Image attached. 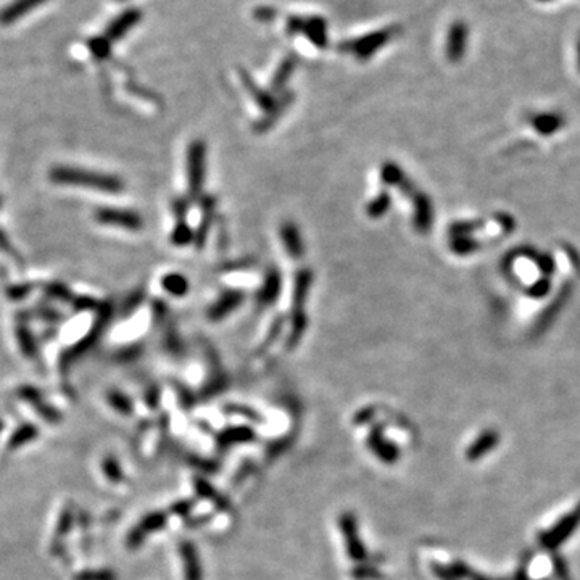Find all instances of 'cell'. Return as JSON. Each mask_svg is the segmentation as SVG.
<instances>
[{
  "instance_id": "obj_26",
  "label": "cell",
  "mask_w": 580,
  "mask_h": 580,
  "mask_svg": "<svg viewBox=\"0 0 580 580\" xmlns=\"http://www.w3.org/2000/svg\"><path fill=\"white\" fill-rule=\"evenodd\" d=\"M475 580H487V579H480V577H475Z\"/></svg>"
},
{
  "instance_id": "obj_15",
  "label": "cell",
  "mask_w": 580,
  "mask_h": 580,
  "mask_svg": "<svg viewBox=\"0 0 580 580\" xmlns=\"http://www.w3.org/2000/svg\"><path fill=\"white\" fill-rule=\"evenodd\" d=\"M450 245L453 252L458 255H468L479 248V244L468 236H454Z\"/></svg>"
},
{
  "instance_id": "obj_19",
  "label": "cell",
  "mask_w": 580,
  "mask_h": 580,
  "mask_svg": "<svg viewBox=\"0 0 580 580\" xmlns=\"http://www.w3.org/2000/svg\"><path fill=\"white\" fill-rule=\"evenodd\" d=\"M389 203H390V200H389V195H387V193H382V195H380L379 198H374V200L371 202L369 207H368L369 215L374 216V218L384 215V213L389 210Z\"/></svg>"
},
{
  "instance_id": "obj_9",
  "label": "cell",
  "mask_w": 580,
  "mask_h": 580,
  "mask_svg": "<svg viewBox=\"0 0 580 580\" xmlns=\"http://www.w3.org/2000/svg\"><path fill=\"white\" fill-rule=\"evenodd\" d=\"M369 447L378 456L387 463H394L399 458V452L396 448L385 440L380 431H373L369 436Z\"/></svg>"
},
{
  "instance_id": "obj_23",
  "label": "cell",
  "mask_w": 580,
  "mask_h": 580,
  "mask_svg": "<svg viewBox=\"0 0 580 580\" xmlns=\"http://www.w3.org/2000/svg\"><path fill=\"white\" fill-rule=\"evenodd\" d=\"M548 289H550V282H548V279H543L540 282H537V284L532 287L530 294L535 295V297H543L548 292Z\"/></svg>"
},
{
  "instance_id": "obj_21",
  "label": "cell",
  "mask_w": 580,
  "mask_h": 580,
  "mask_svg": "<svg viewBox=\"0 0 580 580\" xmlns=\"http://www.w3.org/2000/svg\"><path fill=\"white\" fill-rule=\"evenodd\" d=\"M103 471H105V474L108 475V479H112V480L121 479V471H119L118 463L112 458H108L107 461L103 463Z\"/></svg>"
},
{
  "instance_id": "obj_4",
  "label": "cell",
  "mask_w": 580,
  "mask_h": 580,
  "mask_svg": "<svg viewBox=\"0 0 580 580\" xmlns=\"http://www.w3.org/2000/svg\"><path fill=\"white\" fill-rule=\"evenodd\" d=\"M341 527H342V534H343V538H345V543H347L350 556H352L353 559H358V561H359V559H364L366 558V550H364L363 543L359 542L355 517L352 514H347V513L342 514Z\"/></svg>"
},
{
  "instance_id": "obj_22",
  "label": "cell",
  "mask_w": 580,
  "mask_h": 580,
  "mask_svg": "<svg viewBox=\"0 0 580 580\" xmlns=\"http://www.w3.org/2000/svg\"><path fill=\"white\" fill-rule=\"evenodd\" d=\"M77 580H113V574L110 571H91L81 574Z\"/></svg>"
},
{
  "instance_id": "obj_18",
  "label": "cell",
  "mask_w": 580,
  "mask_h": 580,
  "mask_svg": "<svg viewBox=\"0 0 580 580\" xmlns=\"http://www.w3.org/2000/svg\"><path fill=\"white\" fill-rule=\"evenodd\" d=\"M165 289L171 292V294L182 295L184 294V290L187 289V282L184 281L182 276L170 274V276H166V279H165Z\"/></svg>"
},
{
  "instance_id": "obj_8",
  "label": "cell",
  "mask_w": 580,
  "mask_h": 580,
  "mask_svg": "<svg viewBox=\"0 0 580 580\" xmlns=\"http://www.w3.org/2000/svg\"><path fill=\"white\" fill-rule=\"evenodd\" d=\"M532 124H534L537 133H540L543 135H550V134L558 133V131L563 128L564 118L559 113H553V112L538 113L535 114V118L532 119Z\"/></svg>"
},
{
  "instance_id": "obj_12",
  "label": "cell",
  "mask_w": 580,
  "mask_h": 580,
  "mask_svg": "<svg viewBox=\"0 0 580 580\" xmlns=\"http://www.w3.org/2000/svg\"><path fill=\"white\" fill-rule=\"evenodd\" d=\"M98 221L105 224H118L121 228H129V229H137L140 226V219L133 215V213L128 211H102L98 215Z\"/></svg>"
},
{
  "instance_id": "obj_5",
  "label": "cell",
  "mask_w": 580,
  "mask_h": 580,
  "mask_svg": "<svg viewBox=\"0 0 580 580\" xmlns=\"http://www.w3.org/2000/svg\"><path fill=\"white\" fill-rule=\"evenodd\" d=\"M433 223V208L426 193H415V228L421 234L429 231Z\"/></svg>"
},
{
  "instance_id": "obj_14",
  "label": "cell",
  "mask_w": 580,
  "mask_h": 580,
  "mask_svg": "<svg viewBox=\"0 0 580 580\" xmlns=\"http://www.w3.org/2000/svg\"><path fill=\"white\" fill-rule=\"evenodd\" d=\"M496 442H498V436H496V432L493 431H489L480 436L477 440H475L471 448H469L468 452V456L469 459H477L480 456H484L485 453L492 450V448L496 445Z\"/></svg>"
},
{
  "instance_id": "obj_7",
  "label": "cell",
  "mask_w": 580,
  "mask_h": 580,
  "mask_svg": "<svg viewBox=\"0 0 580 580\" xmlns=\"http://www.w3.org/2000/svg\"><path fill=\"white\" fill-rule=\"evenodd\" d=\"M181 555H182V561H184V567H186L184 569L186 580H202L200 561H198L195 546L191 545L189 542L182 543Z\"/></svg>"
},
{
  "instance_id": "obj_16",
  "label": "cell",
  "mask_w": 580,
  "mask_h": 580,
  "mask_svg": "<svg viewBox=\"0 0 580 580\" xmlns=\"http://www.w3.org/2000/svg\"><path fill=\"white\" fill-rule=\"evenodd\" d=\"M239 303V297H237V294H228V295H224V299H221V300H218L215 305H213V315H215L216 318H221V316H224L226 315V313H229L232 310L234 306H236Z\"/></svg>"
},
{
  "instance_id": "obj_11",
  "label": "cell",
  "mask_w": 580,
  "mask_h": 580,
  "mask_svg": "<svg viewBox=\"0 0 580 580\" xmlns=\"http://www.w3.org/2000/svg\"><path fill=\"white\" fill-rule=\"evenodd\" d=\"M165 524V516L163 514H150L149 517L140 522L139 527H135V530L129 535L131 546H135L137 543L142 542V538L149 534L151 530H158L161 526Z\"/></svg>"
},
{
  "instance_id": "obj_25",
  "label": "cell",
  "mask_w": 580,
  "mask_h": 580,
  "mask_svg": "<svg viewBox=\"0 0 580 580\" xmlns=\"http://www.w3.org/2000/svg\"><path fill=\"white\" fill-rule=\"evenodd\" d=\"M538 2H550V0H538Z\"/></svg>"
},
{
  "instance_id": "obj_3",
  "label": "cell",
  "mask_w": 580,
  "mask_h": 580,
  "mask_svg": "<svg viewBox=\"0 0 580 580\" xmlns=\"http://www.w3.org/2000/svg\"><path fill=\"white\" fill-rule=\"evenodd\" d=\"M468 38H469L468 24L463 22H454L452 24L450 31H448V39H447L448 60L459 61L463 59L464 54H466Z\"/></svg>"
},
{
  "instance_id": "obj_17",
  "label": "cell",
  "mask_w": 580,
  "mask_h": 580,
  "mask_svg": "<svg viewBox=\"0 0 580 580\" xmlns=\"http://www.w3.org/2000/svg\"><path fill=\"white\" fill-rule=\"evenodd\" d=\"M36 436H38V429L31 424H26L23 427H20L17 433L12 437V440H10V447H20V445H23V443H28L33 440Z\"/></svg>"
},
{
  "instance_id": "obj_20",
  "label": "cell",
  "mask_w": 580,
  "mask_h": 580,
  "mask_svg": "<svg viewBox=\"0 0 580 580\" xmlns=\"http://www.w3.org/2000/svg\"><path fill=\"white\" fill-rule=\"evenodd\" d=\"M89 47H91L94 54H96L97 57H101V59H102V57H107V54H108L107 39H102V38L92 39L91 43H89Z\"/></svg>"
},
{
  "instance_id": "obj_10",
  "label": "cell",
  "mask_w": 580,
  "mask_h": 580,
  "mask_svg": "<svg viewBox=\"0 0 580 580\" xmlns=\"http://www.w3.org/2000/svg\"><path fill=\"white\" fill-rule=\"evenodd\" d=\"M137 20H139L137 10H128V12L119 15V17L114 20L112 24H110V28L107 31L108 38L113 40L119 39L124 33H128V31L133 28L135 23H137Z\"/></svg>"
},
{
  "instance_id": "obj_13",
  "label": "cell",
  "mask_w": 580,
  "mask_h": 580,
  "mask_svg": "<svg viewBox=\"0 0 580 580\" xmlns=\"http://www.w3.org/2000/svg\"><path fill=\"white\" fill-rule=\"evenodd\" d=\"M203 147L200 144H193L189 151V182L193 187L200 186V177L203 174Z\"/></svg>"
},
{
  "instance_id": "obj_27",
  "label": "cell",
  "mask_w": 580,
  "mask_h": 580,
  "mask_svg": "<svg viewBox=\"0 0 580 580\" xmlns=\"http://www.w3.org/2000/svg\"><path fill=\"white\" fill-rule=\"evenodd\" d=\"M0 431H2V422H0Z\"/></svg>"
},
{
  "instance_id": "obj_1",
  "label": "cell",
  "mask_w": 580,
  "mask_h": 580,
  "mask_svg": "<svg viewBox=\"0 0 580 580\" xmlns=\"http://www.w3.org/2000/svg\"><path fill=\"white\" fill-rule=\"evenodd\" d=\"M55 176H57V179H61L64 182H71V184L91 186V187H96V189H107V191L118 189V181H114L113 177L92 174V172L64 170V171L57 172Z\"/></svg>"
},
{
  "instance_id": "obj_2",
  "label": "cell",
  "mask_w": 580,
  "mask_h": 580,
  "mask_svg": "<svg viewBox=\"0 0 580 580\" xmlns=\"http://www.w3.org/2000/svg\"><path fill=\"white\" fill-rule=\"evenodd\" d=\"M579 524H580V506L576 511H574V513H571L569 516L564 517V519L559 521L555 529H551L550 532H546V534L542 535L543 545H545L546 548L559 546L567 537L572 535V532L576 530V527Z\"/></svg>"
},
{
  "instance_id": "obj_6",
  "label": "cell",
  "mask_w": 580,
  "mask_h": 580,
  "mask_svg": "<svg viewBox=\"0 0 580 580\" xmlns=\"http://www.w3.org/2000/svg\"><path fill=\"white\" fill-rule=\"evenodd\" d=\"M47 0H15V2L8 3L2 12H0V24H12L28 15L31 10L38 8L39 5L45 3Z\"/></svg>"
},
{
  "instance_id": "obj_24",
  "label": "cell",
  "mask_w": 580,
  "mask_h": 580,
  "mask_svg": "<svg viewBox=\"0 0 580 580\" xmlns=\"http://www.w3.org/2000/svg\"><path fill=\"white\" fill-rule=\"evenodd\" d=\"M577 68H579V71H580V38L577 40Z\"/></svg>"
}]
</instances>
